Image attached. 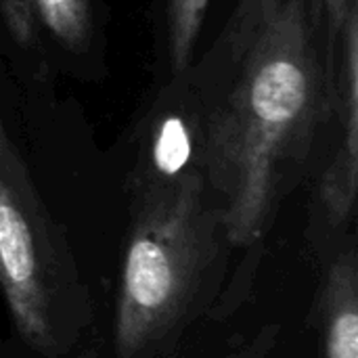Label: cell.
Listing matches in <instances>:
<instances>
[{
	"label": "cell",
	"instance_id": "1",
	"mask_svg": "<svg viewBox=\"0 0 358 358\" xmlns=\"http://www.w3.org/2000/svg\"><path fill=\"white\" fill-rule=\"evenodd\" d=\"M237 76L203 117L201 174L233 248L271 231L321 111V65L306 0H243Z\"/></svg>",
	"mask_w": 358,
	"mask_h": 358
},
{
	"label": "cell",
	"instance_id": "2",
	"mask_svg": "<svg viewBox=\"0 0 358 358\" xmlns=\"http://www.w3.org/2000/svg\"><path fill=\"white\" fill-rule=\"evenodd\" d=\"M231 241L203 174L132 187L115 313L113 358H174L224 296Z\"/></svg>",
	"mask_w": 358,
	"mask_h": 358
},
{
	"label": "cell",
	"instance_id": "3",
	"mask_svg": "<svg viewBox=\"0 0 358 358\" xmlns=\"http://www.w3.org/2000/svg\"><path fill=\"white\" fill-rule=\"evenodd\" d=\"M0 294L38 357L71 355L92 325V296L0 117Z\"/></svg>",
	"mask_w": 358,
	"mask_h": 358
},
{
	"label": "cell",
	"instance_id": "4",
	"mask_svg": "<svg viewBox=\"0 0 358 358\" xmlns=\"http://www.w3.org/2000/svg\"><path fill=\"white\" fill-rule=\"evenodd\" d=\"M334 44L340 50L338 67V111L342 117V143L329 162L319 201L327 235L346 229L355 214L358 189V15L357 10L336 31Z\"/></svg>",
	"mask_w": 358,
	"mask_h": 358
},
{
	"label": "cell",
	"instance_id": "5",
	"mask_svg": "<svg viewBox=\"0 0 358 358\" xmlns=\"http://www.w3.org/2000/svg\"><path fill=\"white\" fill-rule=\"evenodd\" d=\"M310 327L317 331L319 358H358V252L355 239L327 254Z\"/></svg>",
	"mask_w": 358,
	"mask_h": 358
},
{
	"label": "cell",
	"instance_id": "6",
	"mask_svg": "<svg viewBox=\"0 0 358 358\" xmlns=\"http://www.w3.org/2000/svg\"><path fill=\"white\" fill-rule=\"evenodd\" d=\"M201 147L203 117L185 103L164 109L155 117L147 145L141 151V166L132 187L174 185L201 172Z\"/></svg>",
	"mask_w": 358,
	"mask_h": 358
},
{
	"label": "cell",
	"instance_id": "7",
	"mask_svg": "<svg viewBox=\"0 0 358 358\" xmlns=\"http://www.w3.org/2000/svg\"><path fill=\"white\" fill-rule=\"evenodd\" d=\"M36 17L50 34L71 50L82 48L92 34V10L88 0H31Z\"/></svg>",
	"mask_w": 358,
	"mask_h": 358
},
{
	"label": "cell",
	"instance_id": "8",
	"mask_svg": "<svg viewBox=\"0 0 358 358\" xmlns=\"http://www.w3.org/2000/svg\"><path fill=\"white\" fill-rule=\"evenodd\" d=\"M210 0H168V50L174 73H182L193 57Z\"/></svg>",
	"mask_w": 358,
	"mask_h": 358
},
{
	"label": "cell",
	"instance_id": "9",
	"mask_svg": "<svg viewBox=\"0 0 358 358\" xmlns=\"http://www.w3.org/2000/svg\"><path fill=\"white\" fill-rule=\"evenodd\" d=\"M0 13L15 42L21 46L29 44L36 29V13L31 0H0Z\"/></svg>",
	"mask_w": 358,
	"mask_h": 358
},
{
	"label": "cell",
	"instance_id": "10",
	"mask_svg": "<svg viewBox=\"0 0 358 358\" xmlns=\"http://www.w3.org/2000/svg\"><path fill=\"white\" fill-rule=\"evenodd\" d=\"M281 334L283 329L279 323H268L250 340L216 358H273L281 344Z\"/></svg>",
	"mask_w": 358,
	"mask_h": 358
}]
</instances>
